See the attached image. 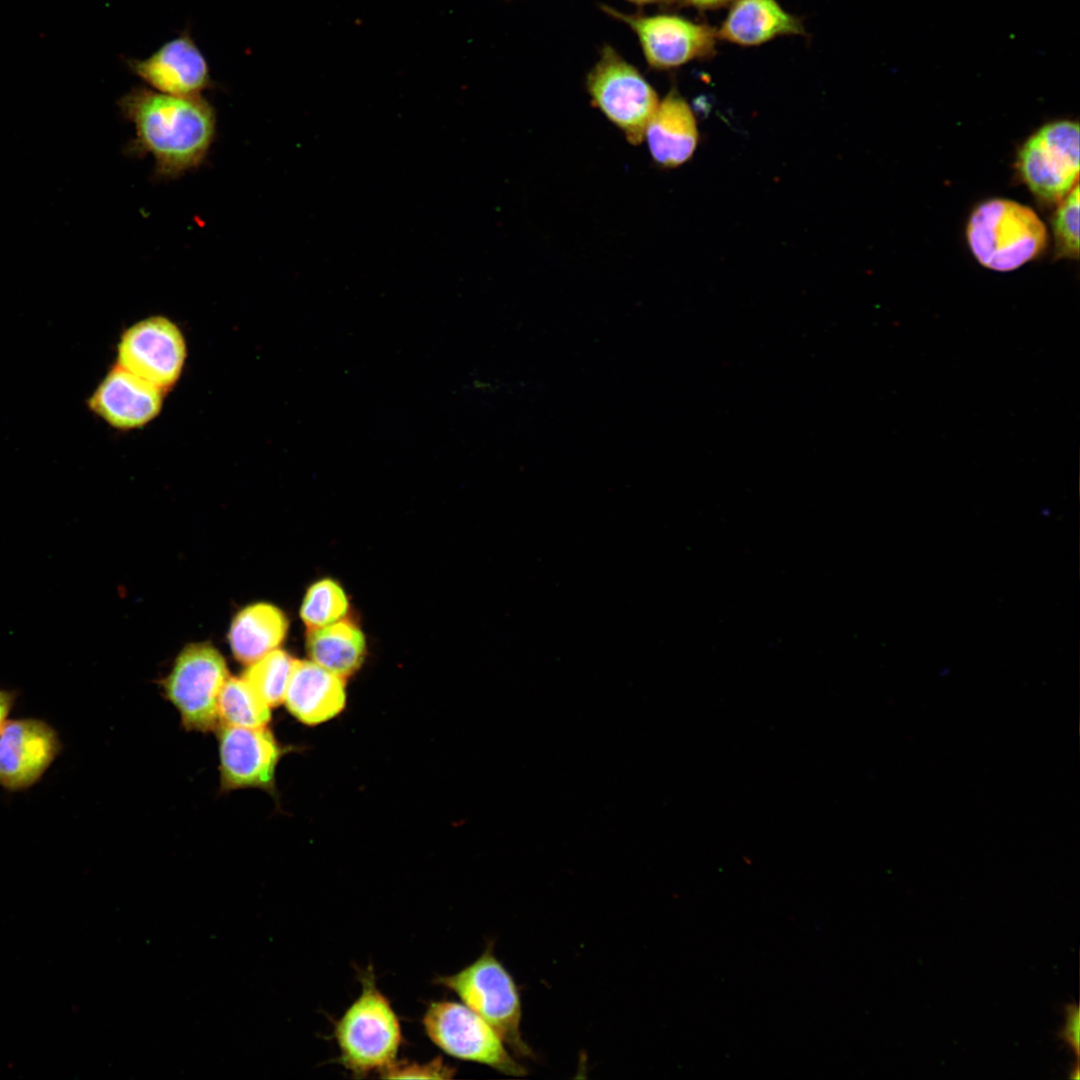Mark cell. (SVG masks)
I'll return each instance as SVG.
<instances>
[{
    "mask_svg": "<svg viewBox=\"0 0 1080 1080\" xmlns=\"http://www.w3.org/2000/svg\"><path fill=\"white\" fill-rule=\"evenodd\" d=\"M435 983L454 992L464 1005L489 1023L515 1056L534 1057L521 1033L519 988L494 955L492 945L471 964L455 974L437 977Z\"/></svg>",
    "mask_w": 1080,
    "mask_h": 1080,
    "instance_id": "cell-4",
    "label": "cell"
},
{
    "mask_svg": "<svg viewBox=\"0 0 1080 1080\" xmlns=\"http://www.w3.org/2000/svg\"><path fill=\"white\" fill-rule=\"evenodd\" d=\"M644 136L653 159L664 167H677L692 156L698 140L696 120L675 90L658 103Z\"/></svg>",
    "mask_w": 1080,
    "mask_h": 1080,
    "instance_id": "cell-17",
    "label": "cell"
},
{
    "mask_svg": "<svg viewBox=\"0 0 1080 1080\" xmlns=\"http://www.w3.org/2000/svg\"><path fill=\"white\" fill-rule=\"evenodd\" d=\"M805 35L802 21L777 0H734L717 30L718 40L757 46L776 37Z\"/></svg>",
    "mask_w": 1080,
    "mask_h": 1080,
    "instance_id": "cell-16",
    "label": "cell"
},
{
    "mask_svg": "<svg viewBox=\"0 0 1080 1080\" xmlns=\"http://www.w3.org/2000/svg\"><path fill=\"white\" fill-rule=\"evenodd\" d=\"M969 247L984 267L1013 271L1041 253L1047 231L1029 207L1008 199H991L972 212L967 224Z\"/></svg>",
    "mask_w": 1080,
    "mask_h": 1080,
    "instance_id": "cell-2",
    "label": "cell"
},
{
    "mask_svg": "<svg viewBox=\"0 0 1080 1080\" xmlns=\"http://www.w3.org/2000/svg\"><path fill=\"white\" fill-rule=\"evenodd\" d=\"M228 677L224 658L210 644H191L182 650L162 685L186 729L217 728L218 696Z\"/></svg>",
    "mask_w": 1080,
    "mask_h": 1080,
    "instance_id": "cell-7",
    "label": "cell"
},
{
    "mask_svg": "<svg viewBox=\"0 0 1080 1080\" xmlns=\"http://www.w3.org/2000/svg\"><path fill=\"white\" fill-rule=\"evenodd\" d=\"M295 659L281 649H275L248 665L242 678L268 706L284 702L285 692Z\"/></svg>",
    "mask_w": 1080,
    "mask_h": 1080,
    "instance_id": "cell-21",
    "label": "cell"
},
{
    "mask_svg": "<svg viewBox=\"0 0 1080 1080\" xmlns=\"http://www.w3.org/2000/svg\"><path fill=\"white\" fill-rule=\"evenodd\" d=\"M63 749L57 730L43 719H8L0 732V787L25 791L37 784Z\"/></svg>",
    "mask_w": 1080,
    "mask_h": 1080,
    "instance_id": "cell-11",
    "label": "cell"
},
{
    "mask_svg": "<svg viewBox=\"0 0 1080 1080\" xmlns=\"http://www.w3.org/2000/svg\"><path fill=\"white\" fill-rule=\"evenodd\" d=\"M163 390L121 366L113 367L88 398V408L110 426L142 427L161 411Z\"/></svg>",
    "mask_w": 1080,
    "mask_h": 1080,
    "instance_id": "cell-14",
    "label": "cell"
},
{
    "mask_svg": "<svg viewBox=\"0 0 1080 1080\" xmlns=\"http://www.w3.org/2000/svg\"><path fill=\"white\" fill-rule=\"evenodd\" d=\"M125 63L135 76L161 93L196 97L213 86L208 62L188 31L165 42L147 58H129Z\"/></svg>",
    "mask_w": 1080,
    "mask_h": 1080,
    "instance_id": "cell-13",
    "label": "cell"
},
{
    "mask_svg": "<svg viewBox=\"0 0 1080 1080\" xmlns=\"http://www.w3.org/2000/svg\"><path fill=\"white\" fill-rule=\"evenodd\" d=\"M609 16L625 23L637 35L647 63L655 69H673L713 54L717 30L672 14H628L601 5Z\"/></svg>",
    "mask_w": 1080,
    "mask_h": 1080,
    "instance_id": "cell-9",
    "label": "cell"
},
{
    "mask_svg": "<svg viewBox=\"0 0 1080 1080\" xmlns=\"http://www.w3.org/2000/svg\"><path fill=\"white\" fill-rule=\"evenodd\" d=\"M1079 1072H1080V1070H1079V1065H1078V1064H1076V1066H1075L1074 1068H1072V1070H1071V1073H1070L1069 1077H1070L1071 1079H1079V1077H1080V1075H1079Z\"/></svg>",
    "mask_w": 1080,
    "mask_h": 1080,
    "instance_id": "cell-29",
    "label": "cell"
},
{
    "mask_svg": "<svg viewBox=\"0 0 1080 1080\" xmlns=\"http://www.w3.org/2000/svg\"><path fill=\"white\" fill-rule=\"evenodd\" d=\"M117 105L135 130L128 151L152 156L160 178H177L205 160L215 138L216 114L201 96H174L137 86Z\"/></svg>",
    "mask_w": 1080,
    "mask_h": 1080,
    "instance_id": "cell-1",
    "label": "cell"
},
{
    "mask_svg": "<svg viewBox=\"0 0 1080 1080\" xmlns=\"http://www.w3.org/2000/svg\"><path fill=\"white\" fill-rule=\"evenodd\" d=\"M306 649L311 661L346 678L361 666L366 643L357 625L344 619L317 628L306 635Z\"/></svg>",
    "mask_w": 1080,
    "mask_h": 1080,
    "instance_id": "cell-19",
    "label": "cell"
},
{
    "mask_svg": "<svg viewBox=\"0 0 1080 1080\" xmlns=\"http://www.w3.org/2000/svg\"><path fill=\"white\" fill-rule=\"evenodd\" d=\"M270 708L242 677H228L218 696V719L225 725L265 727L271 719Z\"/></svg>",
    "mask_w": 1080,
    "mask_h": 1080,
    "instance_id": "cell-20",
    "label": "cell"
},
{
    "mask_svg": "<svg viewBox=\"0 0 1080 1080\" xmlns=\"http://www.w3.org/2000/svg\"><path fill=\"white\" fill-rule=\"evenodd\" d=\"M1080 1013L1076 1003L1065 1006V1024L1058 1036L1067 1043L1079 1057L1080 1054Z\"/></svg>",
    "mask_w": 1080,
    "mask_h": 1080,
    "instance_id": "cell-25",
    "label": "cell"
},
{
    "mask_svg": "<svg viewBox=\"0 0 1080 1080\" xmlns=\"http://www.w3.org/2000/svg\"><path fill=\"white\" fill-rule=\"evenodd\" d=\"M186 358L182 332L170 319H143L121 336L117 350L119 366L163 391L179 379Z\"/></svg>",
    "mask_w": 1080,
    "mask_h": 1080,
    "instance_id": "cell-10",
    "label": "cell"
},
{
    "mask_svg": "<svg viewBox=\"0 0 1080 1080\" xmlns=\"http://www.w3.org/2000/svg\"><path fill=\"white\" fill-rule=\"evenodd\" d=\"M699 10H713L730 6L734 0H677Z\"/></svg>",
    "mask_w": 1080,
    "mask_h": 1080,
    "instance_id": "cell-27",
    "label": "cell"
},
{
    "mask_svg": "<svg viewBox=\"0 0 1080 1080\" xmlns=\"http://www.w3.org/2000/svg\"><path fill=\"white\" fill-rule=\"evenodd\" d=\"M362 990L336 1022L340 1060L355 1075L381 1071L395 1061L402 1042L399 1019L378 989L371 969L362 974Z\"/></svg>",
    "mask_w": 1080,
    "mask_h": 1080,
    "instance_id": "cell-3",
    "label": "cell"
},
{
    "mask_svg": "<svg viewBox=\"0 0 1080 1080\" xmlns=\"http://www.w3.org/2000/svg\"><path fill=\"white\" fill-rule=\"evenodd\" d=\"M422 1023L429 1039L450 1056L486 1065L508 1076L527 1074L496 1030L463 1003L433 1001Z\"/></svg>",
    "mask_w": 1080,
    "mask_h": 1080,
    "instance_id": "cell-6",
    "label": "cell"
},
{
    "mask_svg": "<svg viewBox=\"0 0 1080 1080\" xmlns=\"http://www.w3.org/2000/svg\"><path fill=\"white\" fill-rule=\"evenodd\" d=\"M380 1073L382 1078L388 1079H447L453 1077L455 1069L446 1065L441 1058H436L424 1064L394 1061Z\"/></svg>",
    "mask_w": 1080,
    "mask_h": 1080,
    "instance_id": "cell-24",
    "label": "cell"
},
{
    "mask_svg": "<svg viewBox=\"0 0 1080 1080\" xmlns=\"http://www.w3.org/2000/svg\"><path fill=\"white\" fill-rule=\"evenodd\" d=\"M19 696L18 691L0 688V732L8 721V716L13 710Z\"/></svg>",
    "mask_w": 1080,
    "mask_h": 1080,
    "instance_id": "cell-26",
    "label": "cell"
},
{
    "mask_svg": "<svg viewBox=\"0 0 1080 1080\" xmlns=\"http://www.w3.org/2000/svg\"><path fill=\"white\" fill-rule=\"evenodd\" d=\"M287 627L283 612L271 604L257 603L244 608L234 618L229 632L235 658L249 665L277 649Z\"/></svg>",
    "mask_w": 1080,
    "mask_h": 1080,
    "instance_id": "cell-18",
    "label": "cell"
},
{
    "mask_svg": "<svg viewBox=\"0 0 1080 1080\" xmlns=\"http://www.w3.org/2000/svg\"><path fill=\"white\" fill-rule=\"evenodd\" d=\"M626 1L637 4V5H645V4H654V3H669V2H672L674 0H626Z\"/></svg>",
    "mask_w": 1080,
    "mask_h": 1080,
    "instance_id": "cell-28",
    "label": "cell"
},
{
    "mask_svg": "<svg viewBox=\"0 0 1080 1080\" xmlns=\"http://www.w3.org/2000/svg\"><path fill=\"white\" fill-rule=\"evenodd\" d=\"M1052 228L1057 255L1078 258L1079 255V185L1060 201L1053 216Z\"/></svg>",
    "mask_w": 1080,
    "mask_h": 1080,
    "instance_id": "cell-23",
    "label": "cell"
},
{
    "mask_svg": "<svg viewBox=\"0 0 1080 1080\" xmlns=\"http://www.w3.org/2000/svg\"><path fill=\"white\" fill-rule=\"evenodd\" d=\"M1017 168L1039 199L1060 202L1078 183V122L1060 120L1039 128L1020 148Z\"/></svg>",
    "mask_w": 1080,
    "mask_h": 1080,
    "instance_id": "cell-8",
    "label": "cell"
},
{
    "mask_svg": "<svg viewBox=\"0 0 1080 1080\" xmlns=\"http://www.w3.org/2000/svg\"><path fill=\"white\" fill-rule=\"evenodd\" d=\"M349 609L344 589L330 578L313 583L303 599L300 616L308 628H317L342 620Z\"/></svg>",
    "mask_w": 1080,
    "mask_h": 1080,
    "instance_id": "cell-22",
    "label": "cell"
},
{
    "mask_svg": "<svg viewBox=\"0 0 1080 1080\" xmlns=\"http://www.w3.org/2000/svg\"><path fill=\"white\" fill-rule=\"evenodd\" d=\"M345 701L344 678L313 661H294L284 702L295 718L307 725L325 722L343 710Z\"/></svg>",
    "mask_w": 1080,
    "mask_h": 1080,
    "instance_id": "cell-15",
    "label": "cell"
},
{
    "mask_svg": "<svg viewBox=\"0 0 1080 1080\" xmlns=\"http://www.w3.org/2000/svg\"><path fill=\"white\" fill-rule=\"evenodd\" d=\"M587 91L600 111L632 144L643 141L646 126L659 100L638 69L613 47H602L586 78Z\"/></svg>",
    "mask_w": 1080,
    "mask_h": 1080,
    "instance_id": "cell-5",
    "label": "cell"
},
{
    "mask_svg": "<svg viewBox=\"0 0 1080 1080\" xmlns=\"http://www.w3.org/2000/svg\"><path fill=\"white\" fill-rule=\"evenodd\" d=\"M222 791L260 788L274 791L282 749L266 727H217Z\"/></svg>",
    "mask_w": 1080,
    "mask_h": 1080,
    "instance_id": "cell-12",
    "label": "cell"
}]
</instances>
